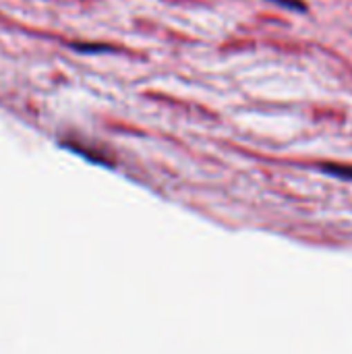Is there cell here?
<instances>
[{
	"label": "cell",
	"instance_id": "obj_2",
	"mask_svg": "<svg viewBox=\"0 0 352 354\" xmlns=\"http://www.w3.org/2000/svg\"><path fill=\"white\" fill-rule=\"evenodd\" d=\"M272 2H276V4H280L284 8L297 10V12H307V6H305L303 0H272Z\"/></svg>",
	"mask_w": 352,
	"mask_h": 354
},
{
	"label": "cell",
	"instance_id": "obj_1",
	"mask_svg": "<svg viewBox=\"0 0 352 354\" xmlns=\"http://www.w3.org/2000/svg\"><path fill=\"white\" fill-rule=\"evenodd\" d=\"M324 174L328 176H334V178H340V180H351L352 183V166H342V164H324L319 168Z\"/></svg>",
	"mask_w": 352,
	"mask_h": 354
}]
</instances>
